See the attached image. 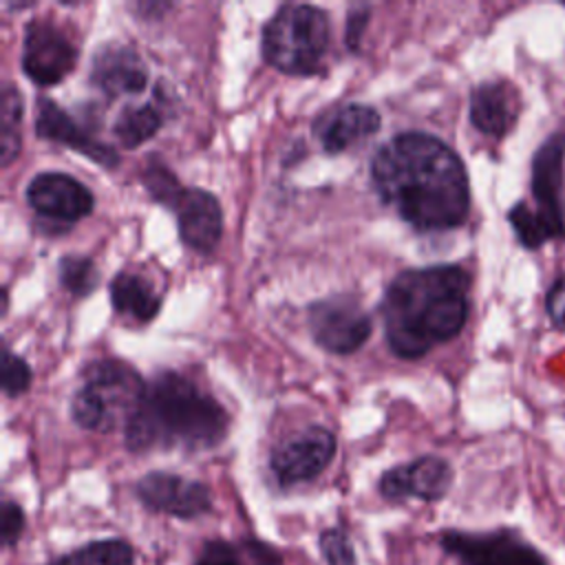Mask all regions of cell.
Listing matches in <instances>:
<instances>
[{"instance_id":"1","label":"cell","mask_w":565,"mask_h":565,"mask_svg":"<svg viewBox=\"0 0 565 565\" xmlns=\"http://www.w3.org/2000/svg\"><path fill=\"white\" fill-rule=\"evenodd\" d=\"M380 199L417 230H448L470 210L468 174L457 152L428 132H399L371 161Z\"/></svg>"},{"instance_id":"2","label":"cell","mask_w":565,"mask_h":565,"mask_svg":"<svg viewBox=\"0 0 565 565\" xmlns=\"http://www.w3.org/2000/svg\"><path fill=\"white\" fill-rule=\"evenodd\" d=\"M468 287L470 278L457 265L397 274L380 305L391 351L413 360L455 338L468 318Z\"/></svg>"},{"instance_id":"3","label":"cell","mask_w":565,"mask_h":565,"mask_svg":"<svg viewBox=\"0 0 565 565\" xmlns=\"http://www.w3.org/2000/svg\"><path fill=\"white\" fill-rule=\"evenodd\" d=\"M227 433V413L185 375L166 371L148 386L141 406L124 428L132 452L152 448L205 450Z\"/></svg>"},{"instance_id":"4","label":"cell","mask_w":565,"mask_h":565,"mask_svg":"<svg viewBox=\"0 0 565 565\" xmlns=\"http://www.w3.org/2000/svg\"><path fill=\"white\" fill-rule=\"evenodd\" d=\"M141 375L121 360L102 358L84 369V382L73 395L71 415L79 428L108 433L132 419L146 395Z\"/></svg>"},{"instance_id":"5","label":"cell","mask_w":565,"mask_h":565,"mask_svg":"<svg viewBox=\"0 0 565 565\" xmlns=\"http://www.w3.org/2000/svg\"><path fill=\"white\" fill-rule=\"evenodd\" d=\"M329 46V18L311 4H282L263 26V57L287 75L318 71Z\"/></svg>"},{"instance_id":"6","label":"cell","mask_w":565,"mask_h":565,"mask_svg":"<svg viewBox=\"0 0 565 565\" xmlns=\"http://www.w3.org/2000/svg\"><path fill=\"white\" fill-rule=\"evenodd\" d=\"M437 543L459 565H547L545 554L510 527L444 530L437 534Z\"/></svg>"},{"instance_id":"7","label":"cell","mask_w":565,"mask_h":565,"mask_svg":"<svg viewBox=\"0 0 565 565\" xmlns=\"http://www.w3.org/2000/svg\"><path fill=\"white\" fill-rule=\"evenodd\" d=\"M335 455V437L322 426H307L282 439L269 457V468L282 488L307 483L322 475Z\"/></svg>"},{"instance_id":"8","label":"cell","mask_w":565,"mask_h":565,"mask_svg":"<svg viewBox=\"0 0 565 565\" xmlns=\"http://www.w3.org/2000/svg\"><path fill=\"white\" fill-rule=\"evenodd\" d=\"M22 71L40 86L62 82L77 64V49L51 20H31L22 40Z\"/></svg>"},{"instance_id":"9","label":"cell","mask_w":565,"mask_h":565,"mask_svg":"<svg viewBox=\"0 0 565 565\" xmlns=\"http://www.w3.org/2000/svg\"><path fill=\"white\" fill-rule=\"evenodd\" d=\"M309 327L316 342L338 355L358 351L371 335V318L349 296H333L309 307Z\"/></svg>"},{"instance_id":"10","label":"cell","mask_w":565,"mask_h":565,"mask_svg":"<svg viewBox=\"0 0 565 565\" xmlns=\"http://www.w3.org/2000/svg\"><path fill=\"white\" fill-rule=\"evenodd\" d=\"M563 166H565V135H550L536 150L532 161V196L536 207H530L539 218L550 241L565 234L563 210Z\"/></svg>"},{"instance_id":"11","label":"cell","mask_w":565,"mask_h":565,"mask_svg":"<svg viewBox=\"0 0 565 565\" xmlns=\"http://www.w3.org/2000/svg\"><path fill=\"white\" fill-rule=\"evenodd\" d=\"M137 499L152 512L177 519H196L212 510V492L205 483L172 472H148L135 483Z\"/></svg>"},{"instance_id":"12","label":"cell","mask_w":565,"mask_h":565,"mask_svg":"<svg viewBox=\"0 0 565 565\" xmlns=\"http://www.w3.org/2000/svg\"><path fill=\"white\" fill-rule=\"evenodd\" d=\"M452 486V468L446 459L426 455L408 463H399L380 477V494L388 501L419 499L439 501Z\"/></svg>"},{"instance_id":"13","label":"cell","mask_w":565,"mask_h":565,"mask_svg":"<svg viewBox=\"0 0 565 565\" xmlns=\"http://www.w3.org/2000/svg\"><path fill=\"white\" fill-rule=\"evenodd\" d=\"M29 205L44 218L75 223L93 212V194L75 177L64 172H42L26 185Z\"/></svg>"},{"instance_id":"14","label":"cell","mask_w":565,"mask_h":565,"mask_svg":"<svg viewBox=\"0 0 565 565\" xmlns=\"http://www.w3.org/2000/svg\"><path fill=\"white\" fill-rule=\"evenodd\" d=\"M35 132L42 139H51L55 143H62L90 161L99 163L102 168H115L119 161V154L113 146L99 141L90 130L82 128L66 110L60 108L49 97L38 99V115H35Z\"/></svg>"},{"instance_id":"15","label":"cell","mask_w":565,"mask_h":565,"mask_svg":"<svg viewBox=\"0 0 565 565\" xmlns=\"http://www.w3.org/2000/svg\"><path fill=\"white\" fill-rule=\"evenodd\" d=\"M90 82L106 97L141 93L148 82V71L137 51L128 44H102L90 62Z\"/></svg>"},{"instance_id":"16","label":"cell","mask_w":565,"mask_h":565,"mask_svg":"<svg viewBox=\"0 0 565 565\" xmlns=\"http://www.w3.org/2000/svg\"><path fill=\"white\" fill-rule=\"evenodd\" d=\"M177 221L181 241L196 252H212L223 234V210L218 199L201 188H185L179 196Z\"/></svg>"},{"instance_id":"17","label":"cell","mask_w":565,"mask_h":565,"mask_svg":"<svg viewBox=\"0 0 565 565\" xmlns=\"http://www.w3.org/2000/svg\"><path fill=\"white\" fill-rule=\"evenodd\" d=\"M380 113L366 104H344L316 119L313 132L331 154L362 143L380 130Z\"/></svg>"},{"instance_id":"18","label":"cell","mask_w":565,"mask_h":565,"mask_svg":"<svg viewBox=\"0 0 565 565\" xmlns=\"http://www.w3.org/2000/svg\"><path fill=\"white\" fill-rule=\"evenodd\" d=\"M519 97L508 82H483L470 93V121L490 137H503L516 121Z\"/></svg>"},{"instance_id":"19","label":"cell","mask_w":565,"mask_h":565,"mask_svg":"<svg viewBox=\"0 0 565 565\" xmlns=\"http://www.w3.org/2000/svg\"><path fill=\"white\" fill-rule=\"evenodd\" d=\"M110 300L119 313L132 316L141 322L152 320L161 307V300L154 294L152 285L146 278L130 271H121L113 278Z\"/></svg>"},{"instance_id":"20","label":"cell","mask_w":565,"mask_h":565,"mask_svg":"<svg viewBox=\"0 0 565 565\" xmlns=\"http://www.w3.org/2000/svg\"><path fill=\"white\" fill-rule=\"evenodd\" d=\"M132 561H135L132 545L121 536H113V539H97L82 547H75L49 561L46 565H132Z\"/></svg>"},{"instance_id":"21","label":"cell","mask_w":565,"mask_h":565,"mask_svg":"<svg viewBox=\"0 0 565 565\" xmlns=\"http://www.w3.org/2000/svg\"><path fill=\"white\" fill-rule=\"evenodd\" d=\"M161 110L148 102L141 106H128L115 119L113 132L124 148H137L161 128Z\"/></svg>"},{"instance_id":"22","label":"cell","mask_w":565,"mask_h":565,"mask_svg":"<svg viewBox=\"0 0 565 565\" xmlns=\"http://www.w3.org/2000/svg\"><path fill=\"white\" fill-rule=\"evenodd\" d=\"M22 95L13 84H7L2 90V163H11L20 150V119H22Z\"/></svg>"},{"instance_id":"23","label":"cell","mask_w":565,"mask_h":565,"mask_svg":"<svg viewBox=\"0 0 565 565\" xmlns=\"http://www.w3.org/2000/svg\"><path fill=\"white\" fill-rule=\"evenodd\" d=\"M60 282L73 296H86L97 287L99 274L95 265L84 256H64L57 267Z\"/></svg>"},{"instance_id":"24","label":"cell","mask_w":565,"mask_h":565,"mask_svg":"<svg viewBox=\"0 0 565 565\" xmlns=\"http://www.w3.org/2000/svg\"><path fill=\"white\" fill-rule=\"evenodd\" d=\"M141 179H143V185L148 188V192L152 194V199L159 201V203H163V205H168V207H172V210H174L179 196H181L183 190H185V188L177 181V177H174L161 161H157L154 157L148 161V166H146Z\"/></svg>"},{"instance_id":"25","label":"cell","mask_w":565,"mask_h":565,"mask_svg":"<svg viewBox=\"0 0 565 565\" xmlns=\"http://www.w3.org/2000/svg\"><path fill=\"white\" fill-rule=\"evenodd\" d=\"M318 547L327 565H358L355 550L342 527H327L318 536Z\"/></svg>"},{"instance_id":"26","label":"cell","mask_w":565,"mask_h":565,"mask_svg":"<svg viewBox=\"0 0 565 565\" xmlns=\"http://www.w3.org/2000/svg\"><path fill=\"white\" fill-rule=\"evenodd\" d=\"M194 565H247L245 552L241 543H232L225 539H207L196 558Z\"/></svg>"},{"instance_id":"27","label":"cell","mask_w":565,"mask_h":565,"mask_svg":"<svg viewBox=\"0 0 565 565\" xmlns=\"http://www.w3.org/2000/svg\"><path fill=\"white\" fill-rule=\"evenodd\" d=\"M31 384V369L29 364L15 355L9 347H2V391L7 395H20Z\"/></svg>"},{"instance_id":"28","label":"cell","mask_w":565,"mask_h":565,"mask_svg":"<svg viewBox=\"0 0 565 565\" xmlns=\"http://www.w3.org/2000/svg\"><path fill=\"white\" fill-rule=\"evenodd\" d=\"M24 525H26V516L22 505L15 503L13 499H4L0 503V543L4 550L20 541Z\"/></svg>"},{"instance_id":"29","label":"cell","mask_w":565,"mask_h":565,"mask_svg":"<svg viewBox=\"0 0 565 565\" xmlns=\"http://www.w3.org/2000/svg\"><path fill=\"white\" fill-rule=\"evenodd\" d=\"M241 545L247 565H282V554L260 539H243Z\"/></svg>"},{"instance_id":"30","label":"cell","mask_w":565,"mask_h":565,"mask_svg":"<svg viewBox=\"0 0 565 565\" xmlns=\"http://www.w3.org/2000/svg\"><path fill=\"white\" fill-rule=\"evenodd\" d=\"M545 307H547V313H550L554 327L565 329V276L554 280L552 289L547 291Z\"/></svg>"},{"instance_id":"31","label":"cell","mask_w":565,"mask_h":565,"mask_svg":"<svg viewBox=\"0 0 565 565\" xmlns=\"http://www.w3.org/2000/svg\"><path fill=\"white\" fill-rule=\"evenodd\" d=\"M369 22V7H355L349 11V18H347V44L349 49H358L360 46V38H362V31Z\"/></svg>"}]
</instances>
